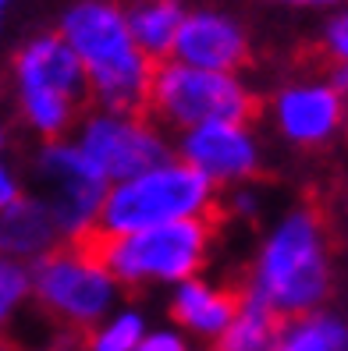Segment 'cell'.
<instances>
[{
	"label": "cell",
	"instance_id": "19",
	"mask_svg": "<svg viewBox=\"0 0 348 351\" xmlns=\"http://www.w3.org/2000/svg\"><path fill=\"white\" fill-rule=\"evenodd\" d=\"M25 287H29V277H25L22 266L14 259H0V319H4L8 308L25 295Z\"/></svg>",
	"mask_w": 348,
	"mask_h": 351
},
{
	"label": "cell",
	"instance_id": "18",
	"mask_svg": "<svg viewBox=\"0 0 348 351\" xmlns=\"http://www.w3.org/2000/svg\"><path fill=\"white\" fill-rule=\"evenodd\" d=\"M139 337H142V319L135 313H125V316H117L104 334H96L89 341V348L93 351H135Z\"/></svg>",
	"mask_w": 348,
	"mask_h": 351
},
{
	"label": "cell",
	"instance_id": "25",
	"mask_svg": "<svg viewBox=\"0 0 348 351\" xmlns=\"http://www.w3.org/2000/svg\"><path fill=\"white\" fill-rule=\"evenodd\" d=\"M11 4H14V0H0V25H4V14H8Z\"/></svg>",
	"mask_w": 348,
	"mask_h": 351
},
{
	"label": "cell",
	"instance_id": "27",
	"mask_svg": "<svg viewBox=\"0 0 348 351\" xmlns=\"http://www.w3.org/2000/svg\"><path fill=\"white\" fill-rule=\"evenodd\" d=\"M0 142H4V135H0Z\"/></svg>",
	"mask_w": 348,
	"mask_h": 351
},
{
	"label": "cell",
	"instance_id": "5",
	"mask_svg": "<svg viewBox=\"0 0 348 351\" xmlns=\"http://www.w3.org/2000/svg\"><path fill=\"white\" fill-rule=\"evenodd\" d=\"M256 291L281 316L305 313L327 295L323 223L316 210H299L263 245L256 266Z\"/></svg>",
	"mask_w": 348,
	"mask_h": 351
},
{
	"label": "cell",
	"instance_id": "23",
	"mask_svg": "<svg viewBox=\"0 0 348 351\" xmlns=\"http://www.w3.org/2000/svg\"><path fill=\"white\" fill-rule=\"evenodd\" d=\"M331 89L341 96V93H348V64H334L331 68Z\"/></svg>",
	"mask_w": 348,
	"mask_h": 351
},
{
	"label": "cell",
	"instance_id": "8",
	"mask_svg": "<svg viewBox=\"0 0 348 351\" xmlns=\"http://www.w3.org/2000/svg\"><path fill=\"white\" fill-rule=\"evenodd\" d=\"M78 149L93 160L100 174L114 181H132L153 167L171 163L167 146L139 117H114V114L93 117L82 132Z\"/></svg>",
	"mask_w": 348,
	"mask_h": 351
},
{
	"label": "cell",
	"instance_id": "26",
	"mask_svg": "<svg viewBox=\"0 0 348 351\" xmlns=\"http://www.w3.org/2000/svg\"><path fill=\"white\" fill-rule=\"evenodd\" d=\"M54 351H75V348H54Z\"/></svg>",
	"mask_w": 348,
	"mask_h": 351
},
{
	"label": "cell",
	"instance_id": "10",
	"mask_svg": "<svg viewBox=\"0 0 348 351\" xmlns=\"http://www.w3.org/2000/svg\"><path fill=\"white\" fill-rule=\"evenodd\" d=\"M171 53L178 64L231 75L235 68H242L249 60V43H245V32L238 22L217 11H196V14H185Z\"/></svg>",
	"mask_w": 348,
	"mask_h": 351
},
{
	"label": "cell",
	"instance_id": "20",
	"mask_svg": "<svg viewBox=\"0 0 348 351\" xmlns=\"http://www.w3.org/2000/svg\"><path fill=\"white\" fill-rule=\"evenodd\" d=\"M323 50L334 57V64H348V11H345V14H338L334 22L327 25Z\"/></svg>",
	"mask_w": 348,
	"mask_h": 351
},
{
	"label": "cell",
	"instance_id": "3",
	"mask_svg": "<svg viewBox=\"0 0 348 351\" xmlns=\"http://www.w3.org/2000/svg\"><path fill=\"white\" fill-rule=\"evenodd\" d=\"M210 213H220V206L213 202L210 178H202L189 163H163V167H153L117 184L104 199L93 223L107 234H135L146 227Z\"/></svg>",
	"mask_w": 348,
	"mask_h": 351
},
{
	"label": "cell",
	"instance_id": "2",
	"mask_svg": "<svg viewBox=\"0 0 348 351\" xmlns=\"http://www.w3.org/2000/svg\"><path fill=\"white\" fill-rule=\"evenodd\" d=\"M213 220L210 217H189L174 223L146 227L135 234H107L96 223L82 227L68 238V249L100 266L111 280H181L192 277L202 259H207V245L213 238Z\"/></svg>",
	"mask_w": 348,
	"mask_h": 351
},
{
	"label": "cell",
	"instance_id": "16",
	"mask_svg": "<svg viewBox=\"0 0 348 351\" xmlns=\"http://www.w3.org/2000/svg\"><path fill=\"white\" fill-rule=\"evenodd\" d=\"M125 18H128V32L135 39L139 53H146L150 60H163L174 50L185 11L178 8V0H142Z\"/></svg>",
	"mask_w": 348,
	"mask_h": 351
},
{
	"label": "cell",
	"instance_id": "15",
	"mask_svg": "<svg viewBox=\"0 0 348 351\" xmlns=\"http://www.w3.org/2000/svg\"><path fill=\"white\" fill-rule=\"evenodd\" d=\"M245 287H207V284H181L171 313L178 323H185L199 334H224L242 305Z\"/></svg>",
	"mask_w": 348,
	"mask_h": 351
},
{
	"label": "cell",
	"instance_id": "13",
	"mask_svg": "<svg viewBox=\"0 0 348 351\" xmlns=\"http://www.w3.org/2000/svg\"><path fill=\"white\" fill-rule=\"evenodd\" d=\"M281 337H284V316L256 287H245L242 305L228 330L220 334L217 351H274Z\"/></svg>",
	"mask_w": 348,
	"mask_h": 351
},
{
	"label": "cell",
	"instance_id": "9",
	"mask_svg": "<svg viewBox=\"0 0 348 351\" xmlns=\"http://www.w3.org/2000/svg\"><path fill=\"white\" fill-rule=\"evenodd\" d=\"M39 174L50 184V217L60 231H82L100 217L107 192L104 174L93 167V160L75 146H50L39 156Z\"/></svg>",
	"mask_w": 348,
	"mask_h": 351
},
{
	"label": "cell",
	"instance_id": "4",
	"mask_svg": "<svg viewBox=\"0 0 348 351\" xmlns=\"http://www.w3.org/2000/svg\"><path fill=\"white\" fill-rule=\"evenodd\" d=\"M259 114L256 96L235 75L189 68L178 60H156L146 96V117L171 121L181 128L202 125H249Z\"/></svg>",
	"mask_w": 348,
	"mask_h": 351
},
{
	"label": "cell",
	"instance_id": "17",
	"mask_svg": "<svg viewBox=\"0 0 348 351\" xmlns=\"http://www.w3.org/2000/svg\"><path fill=\"white\" fill-rule=\"evenodd\" d=\"M274 351H348V330L338 319H302Z\"/></svg>",
	"mask_w": 348,
	"mask_h": 351
},
{
	"label": "cell",
	"instance_id": "12",
	"mask_svg": "<svg viewBox=\"0 0 348 351\" xmlns=\"http://www.w3.org/2000/svg\"><path fill=\"white\" fill-rule=\"evenodd\" d=\"M341 99L331 86H295L277 96V125L292 142L316 146L334 132Z\"/></svg>",
	"mask_w": 348,
	"mask_h": 351
},
{
	"label": "cell",
	"instance_id": "1",
	"mask_svg": "<svg viewBox=\"0 0 348 351\" xmlns=\"http://www.w3.org/2000/svg\"><path fill=\"white\" fill-rule=\"evenodd\" d=\"M60 39L78 57L89 96L100 107H107L114 117L146 121V96L156 60L139 53L125 11L111 0H78L60 18Z\"/></svg>",
	"mask_w": 348,
	"mask_h": 351
},
{
	"label": "cell",
	"instance_id": "7",
	"mask_svg": "<svg viewBox=\"0 0 348 351\" xmlns=\"http://www.w3.org/2000/svg\"><path fill=\"white\" fill-rule=\"evenodd\" d=\"M32 287L39 305L65 326H93L114 302V284L100 266L78 259L71 249L39 256L32 270Z\"/></svg>",
	"mask_w": 348,
	"mask_h": 351
},
{
	"label": "cell",
	"instance_id": "22",
	"mask_svg": "<svg viewBox=\"0 0 348 351\" xmlns=\"http://www.w3.org/2000/svg\"><path fill=\"white\" fill-rule=\"evenodd\" d=\"M18 199H22V195H18V184L11 181V174L4 167H0V210H8V206L18 202Z\"/></svg>",
	"mask_w": 348,
	"mask_h": 351
},
{
	"label": "cell",
	"instance_id": "21",
	"mask_svg": "<svg viewBox=\"0 0 348 351\" xmlns=\"http://www.w3.org/2000/svg\"><path fill=\"white\" fill-rule=\"evenodd\" d=\"M135 351H185V348H181V341L174 334H156L150 341H142Z\"/></svg>",
	"mask_w": 348,
	"mask_h": 351
},
{
	"label": "cell",
	"instance_id": "24",
	"mask_svg": "<svg viewBox=\"0 0 348 351\" xmlns=\"http://www.w3.org/2000/svg\"><path fill=\"white\" fill-rule=\"evenodd\" d=\"M284 4H334V0H284Z\"/></svg>",
	"mask_w": 348,
	"mask_h": 351
},
{
	"label": "cell",
	"instance_id": "11",
	"mask_svg": "<svg viewBox=\"0 0 348 351\" xmlns=\"http://www.w3.org/2000/svg\"><path fill=\"white\" fill-rule=\"evenodd\" d=\"M181 156L189 167H196L202 178L235 181L256 171V149L253 138L242 125H202L192 128L181 142Z\"/></svg>",
	"mask_w": 348,
	"mask_h": 351
},
{
	"label": "cell",
	"instance_id": "6",
	"mask_svg": "<svg viewBox=\"0 0 348 351\" xmlns=\"http://www.w3.org/2000/svg\"><path fill=\"white\" fill-rule=\"evenodd\" d=\"M14 75L29 125L43 135H60L89 99L86 71L60 36H36L25 43L14 57Z\"/></svg>",
	"mask_w": 348,
	"mask_h": 351
},
{
	"label": "cell",
	"instance_id": "14",
	"mask_svg": "<svg viewBox=\"0 0 348 351\" xmlns=\"http://www.w3.org/2000/svg\"><path fill=\"white\" fill-rule=\"evenodd\" d=\"M57 223L50 206L36 199H18L8 210H0V259L11 256H47L54 245Z\"/></svg>",
	"mask_w": 348,
	"mask_h": 351
}]
</instances>
